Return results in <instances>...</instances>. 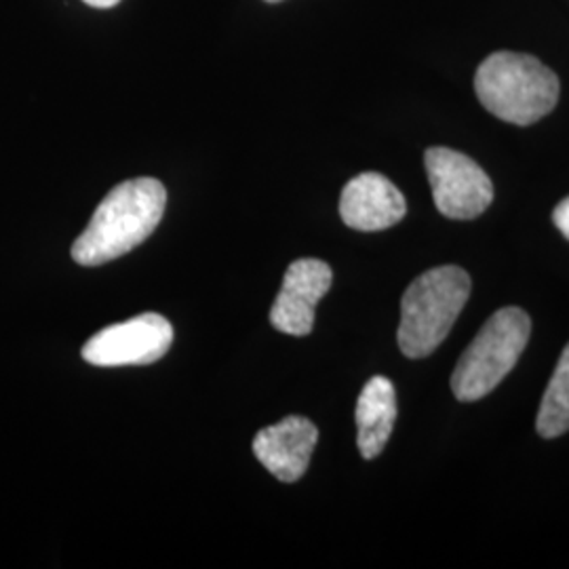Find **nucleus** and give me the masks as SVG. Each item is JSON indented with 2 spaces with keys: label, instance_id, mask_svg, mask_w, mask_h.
<instances>
[{
  "label": "nucleus",
  "instance_id": "1",
  "mask_svg": "<svg viewBox=\"0 0 569 569\" xmlns=\"http://www.w3.org/2000/svg\"><path fill=\"white\" fill-rule=\"evenodd\" d=\"M164 204L167 190L154 178H136L114 186L72 244L74 262L102 266L133 251L161 224Z\"/></svg>",
  "mask_w": 569,
  "mask_h": 569
},
{
  "label": "nucleus",
  "instance_id": "2",
  "mask_svg": "<svg viewBox=\"0 0 569 569\" xmlns=\"http://www.w3.org/2000/svg\"><path fill=\"white\" fill-rule=\"evenodd\" d=\"M479 102L493 117L526 127L545 119L559 100V79L526 53L496 51L475 74Z\"/></svg>",
  "mask_w": 569,
  "mask_h": 569
},
{
  "label": "nucleus",
  "instance_id": "3",
  "mask_svg": "<svg viewBox=\"0 0 569 569\" xmlns=\"http://www.w3.org/2000/svg\"><path fill=\"white\" fill-rule=\"evenodd\" d=\"M470 298V277L458 266L420 274L401 300L399 348L409 359H425L446 340Z\"/></svg>",
  "mask_w": 569,
  "mask_h": 569
},
{
  "label": "nucleus",
  "instance_id": "4",
  "mask_svg": "<svg viewBox=\"0 0 569 569\" xmlns=\"http://www.w3.org/2000/svg\"><path fill=\"white\" fill-rule=\"evenodd\" d=\"M529 333L531 319L526 310L509 306L493 312L451 373L456 399L470 403L488 397L517 366Z\"/></svg>",
  "mask_w": 569,
  "mask_h": 569
},
{
  "label": "nucleus",
  "instance_id": "5",
  "mask_svg": "<svg viewBox=\"0 0 569 569\" xmlns=\"http://www.w3.org/2000/svg\"><path fill=\"white\" fill-rule=\"evenodd\" d=\"M428 180L437 209L451 220H475L493 201V183L470 157L451 148H428Z\"/></svg>",
  "mask_w": 569,
  "mask_h": 569
},
{
  "label": "nucleus",
  "instance_id": "6",
  "mask_svg": "<svg viewBox=\"0 0 569 569\" xmlns=\"http://www.w3.org/2000/svg\"><path fill=\"white\" fill-rule=\"evenodd\" d=\"M173 342V327L163 315L146 312L106 327L82 346V359L96 367L150 366L163 359Z\"/></svg>",
  "mask_w": 569,
  "mask_h": 569
},
{
  "label": "nucleus",
  "instance_id": "7",
  "mask_svg": "<svg viewBox=\"0 0 569 569\" xmlns=\"http://www.w3.org/2000/svg\"><path fill=\"white\" fill-rule=\"evenodd\" d=\"M333 281V272L323 260L305 258L287 268L283 287L270 310V323L287 336H308L315 327V308Z\"/></svg>",
  "mask_w": 569,
  "mask_h": 569
},
{
  "label": "nucleus",
  "instance_id": "8",
  "mask_svg": "<svg viewBox=\"0 0 569 569\" xmlns=\"http://www.w3.org/2000/svg\"><path fill=\"white\" fill-rule=\"evenodd\" d=\"M407 213L406 197L382 173L367 171L346 183L340 197V216L348 228L361 232L387 230Z\"/></svg>",
  "mask_w": 569,
  "mask_h": 569
},
{
  "label": "nucleus",
  "instance_id": "9",
  "mask_svg": "<svg viewBox=\"0 0 569 569\" xmlns=\"http://www.w3.org/2000/svg\"><path fill=\"white\" fill-rule=\"evenodd\" d=\"M317 441L319 430L308 418L289 416L256 435L253 453L279 481L296 483L305 477Z\"/></svg>",
  "mask_w": 569,
  "mask_h": 569
},
{
  "label": "nucleus",
  "instance_id": "10",
  "mask_svg": "<svg viewBox=\"0 0 569 569\" xmlns=\"http://www.w3.org/2000/svg\"><path fill=\"white\" fill-rule=\"evenodd\" d=\"M357 446L366 460H373L387 448L397 420V392L385 376L367 382L357 401Z\"/></svg>",
  "mask_w": 569,
  "mask_h": 569
},
{
  "label": "nucleus",
  "instance_id": "11",
  "mask_svg": "<svg viewBox=\"0 0 569 569\" xmlns=\"http://www.w3.org/2000/svg\"><path fill=\"white\" fill-rule=\"evenodd\" d=\"M536 428L545 439L561 437L569 430V345L563 348L549 388L542 397Z\"/></svg>",
  "mask_w": 569,
  "mask_h": 569
},
{
  "label": "nucleus",
  "instance_id": "12",
  "mask_svg": "<svg viewBox=\"0 0 569 569\" xmlns=\"http://www.w3.org/2000/svg\"><path fill=\"white\" fill-rule=\"evenodd\" d=\"M552 222L559 228V232L569 241V197L555 207Z\"/></svg>",
  "mask_w": 569,
  "mask_h": 569
},
{
  "label": "nucleus",
  "instance_id": "13",
  "mask_svg": "<svg viewBox=\"0 0 569 569\" xmlns=\"http://www.w3.org/2000/svg\"><path fill=\"white\" fill-rule=\"evenodd\" d=\"M82 2L96 9H110V7H117L121 0H82Z\"/></svg>",
  "mask_w": 569,
  "mask_h": 569
},
{
  "label": "nucleus",
  "instance_id": "14",
  "mask_svg": "<svg viewBox=\"0 0 569 569\" xmlns=\"http://www.w3.org/2000/svg\"><path fill=\"white\" fill-rule=\"evenodd\" d=\"M266 2H281V0H266Z\"/></svg>",
  "mask_w": 569,
  "mask_h": 569
}]
</instances>
